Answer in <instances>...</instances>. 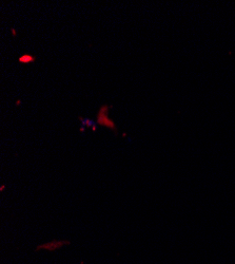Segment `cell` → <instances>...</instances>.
I'll list each match as a JSON object with an SVG mask.
<instances>
[{
	"label": "cell",
	"instance_id": "8992f818",
	"mask_svg": "<svg viewBox=\"0 0 235 264\" xmlns=\"http://www.w3.org/2000/svg\"><path fill=\"white\" fill-rule=\"evenodd\" d=\"M19 105H20V100H19V99H18V100H17V101H16V106H19Z\"/></svg>",
	"mask_w": 235,
	"mask_h": 264
},
{
	"label": "cell",
	"instance_id": "5b68a950",
	"mask_svg": "<svg viewBox=\"0 0 235 264\" xmlns=\"http://www.w3.org/2000/svg\"><path fill=\"white\" fill-rule=\"evenodd\" d=\"M11 31H12V34H13V36L15 37V36L17 35V32H16V30H15V29L13 28V29H11Z\"/></svg>",
	"mask_w": 235,
	"mask_h": 264
},
{
	"label": "cell",
	"instance_id": "7a4b0ae2",
	"mask_svg": "<svg viewBox=\"0 0 235 264\" xmlns=\"http://www.w3.org/2000/svg\"><path fill=\"white\" fill-rule=\"evenodd\" d=\"M64 244H69L68 241H52V242H49V243H45L41 246L38 247V249H49V250H53V249H56V248H59L61 245H64Z\"/></svg>",
	"mask_w": 235,
	"mask_h": 264
},
{
	"label": "cell",
	"instance_id": "6da1fadb",
	"mask_svg": "<svg viewBox=\"0 0 235 264\" xmlns=\"http://www.w3.org/2000/svg\"><path fill=\"white\" fill-rule=\"evenodd\" d=\"M112 108L111 105H102L96 115V123L99 126H103V127H108L110 129H112L115 133H117V126L115 124V122L109 117V110Z\"/></svg>",
	"mask_w": 235,
	"mask_h": 264
},
{
	"label": "cell",
	"instance_id": "3957f363",
	"mask_svg": "<svg viewBox=\"0 0 235 264\" xmlns=\"http://www.w3.org/2000/svg\"><path fill=\"white\" fill-rule=\"evenodd\" d=\"M36 60V57L34 55H31V54H22L21 56H19L18 58V61L20 64H31V62H34Z\"/></svg>",
	"mask_w": 235,
	"mask_h": 264
},
{
	"label": "cell",
	"instance_id": "277c9868",
	"mask_svg": "<svg viewBox=\"0 0 235 264\" xmlns=\"http://www.w3.org/2000/svg\"><path fill=\"white\" fill-rule=\"evenodd\" d=\"M79 119L81 120V123H82V125H87V126H93V131H95L96 130V127L93 125V123H92V120H90V119H86V118H82L81 116H79Z\"/></svg>",
	"mask_w": 235,
	"mask_h": 264
}]
</instances>
